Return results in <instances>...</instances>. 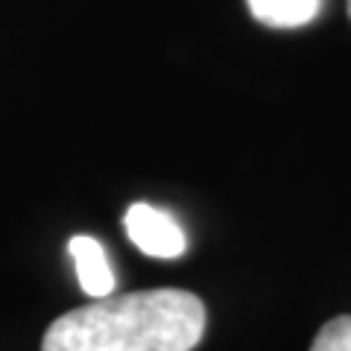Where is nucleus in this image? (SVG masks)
I'll use <instances>...</instances> for the list:
<instances>
[{
	"mask_svg": "<svg viewBox=\"0 0 351 351\" xmlns=\"http://www.w3.org/2000/svg\"><path fill=\"white\" fill-rule=\"evenodd\" d=\"M205 319V304L188 290L106 295L62 313L44 334L41 351H193Z\"/></svg>",
	"mask_w": 351,
	"mask_h": 351,
	"instance_id": "nucleus-1",
	"label": "nucleus"
},
{
	"mask_svg": "<svg viewBox=\"0 0 351 351\" xmlns=\"http://www.w3.org/2000/svg\"><path fill=\"white\" fill-rule=\"evenodd\" d=\"M123 226L132 243L149 258H179L188 249V237H184L179 219L164 208L135 202L129 205Z\"/></svg>",
	"mask_w": 351,
	"mask_h": 351,
	"instance_id": "nucleus-2",
	"label": "nucleus"
},
{
	"mask_svg": "<svg viewBox=\"0 0 351 351\" xmlns=\"http://www.w3.org/2000/svg\"><path fill=\"white\" fill-rule=\"evenodd\" d=\"M68 252L76 263V278H80V287L85 290V295L91 299H106V295L114 293V269L106 258V249L100 246V240L88 237V234H76L71 237Z\"/></svg>",
	"mask_w": 351,
	"mask_h": 351,
	"instance_id": "nucleus-3",
	"label": "nucleus"
},
{
	"mask_svg": "<svg viewBox=\"0 0 351 351\" xmlns=\"http://www.w3.org/2000/svg\"><path fill=\"white\" fill-rule=\"evenodd\" d=\"M311 351H351V316H337L316 334Z\"/></svg>",
	"mask_w": 351,
	"mask_h": 351,
	"instance_id": "nucleus-5",
	"label": "nucleus"
},
{
	"mask_svg": "<svg viewBox=\"0 0 351 351\" xmlns=\"http://www.w3.org/2000/svg\"><path fill=\"white\" fill-rule=\"evenodd\" d=\"M252 18L272 29L304 27L322 12V0H246Z\"/></svg>",
	"mask_w": 351,
	"mask_h": 351,
	"instance_id": "nucleus-4",
	"label": "nucleus"
},
{
	"mask_svg": "<svg viewBox=\"0 0 351 351\" xmlns=\"http://www.w3.org/2000/svg\"><path fill=\"white\" fill-rule=\"evenodd\" d=\"M348 15H351V0H348Z\"/></svg>",
	"mask_w": 351,
	"mask_h": 351,
	"instance_id": "nucleus-6",
	"label": "nucleus"
}]
</instances>
